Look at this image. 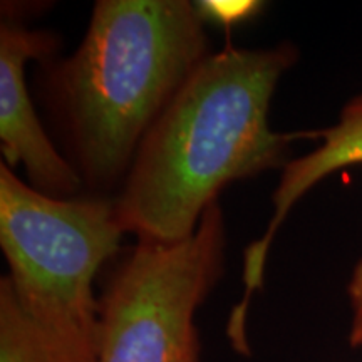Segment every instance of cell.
<instances>
[{
  "label": "cell",
  "mask_w": 362,
  "mask_h": 362,
  "mask_svg": "<svg viewBox=\"0 0 362 362\" xmlns=\"http://www.w3.org/2000/svg\"><path fill=\"white\" fill-rule=\"evenodd\" d=\"M220 200L185 242H138L104 280L98 362H202L197 312L223 277Z\"/></svg>",
  "instance_id": "3957f363"
},
{
  "label": "cell",
  "mask_w": 362,
  "mask_h": 362,
  "mask_svg": "<svg viewBox=\"0 0 362 362\" xmlns=\"http://www.w3.org/2000/svg\"><path fill=\"white\" fill-rule=\"evenodd\" d=\"M346 292L351 309L349 346L352 349H362V259L352 269Z\"/></svg>",
  "instance_id": "9c48e42d"
},
{
  "label": "cell",
  "mask_w": 362,
  "mask_h": 362,
  "mask_svg": "<svg viewBox=\"0 0 362 362\" xmlns=\"http://www.w3.org/2000/svg\"><path fill=\"white\" fill-rule=\"evenodd\" d=\"M210 54L188 0H99L74 52L40 62L42 93L86 193L110 194L143 138Z\"/></svg>",
  "instance_id": "7a4b0ae2"
},
{
  "label": "cell",
  "mask_w": 362,
  "mask_h": 362,
  "mask_svg": "<svg viewBox=\"0 0 362 362\" xmlns=\"http://www.w3.org/2000/svg\"><path fill=\"white\" fill-rule=\"evenodd\" d=\"M61 37L52 30L29 29L19 19L4 16L0 22V149L8 168L22 166L29 185L56 198L86 193L66 155L54 146L25 83L29 61L44 62L56 56Z\"/></svg>",
  "instance_id": "5b68a950"
},
{
  "label": "cell",
  "mask_w": 362,
  "mask_h": 362,
  "mask_svg": "<svg viewBox=\"0 0 362 362\" xmlns=\"http://www.w3.org/2000/svg\"><path fill=\"white\" fill-rule=\"evenodd\" d=\"M198 11L206 24L235 27L242 22L253 19L262 11L260 2L243 0V2H220V0H202L197 2Z\"/></svg>",
  "instance_id": "ba28073f"
},
{
  "label": "cell",
  "mask_w": 362,
  "mask_h": 362,
  "mask_svg": "<svg viewBox=\"0 0 362 362\" xmlns=\"http://www.w3.org/2000/svg\"><path fill=\"white\" fill-rule=\"evenodd\" d=\"M354 165H362V93L342 107L336 124L319 129V146L284 166L277 188L272 194L274 215L269 226L243 252V296L232 309L226 324V337L233 347L243 349L250 344L247 334L250 300L253 293L264 288L267 255L285 218L315 185L329 175Z\"/></svg>",
  "instance_id": "8992f818"
},
{
  "label": "cell",
  "mask_w": 362,
  "mask_h": 362,
  "mask_svg": "<svg viewBox=\"0 0 362 362\" xmlns=\"http://www.w3.org/2000/svg\"><path fill=\"white\" fill-rule=\"evenodd\" d=\"M98 332L30 310L0 279V362H98Z\"/></svg>",
  "instance_id": "52a82bcc"
},
{
  "label": "cell",
  "mask_w": 362,
  "mask_h": 362,
  "mask_svg": "<svg viewBox=\"0 0 362 362\" xmlns=\"http://www.w3.org/2000/svg\"><path fill=\"white\" fill-rule=\"evenodd\" d=\"M123 235L115 194L49 197L0 163V247L8 265L6 277L30 310L98 327L94 280L119 252Z\"/></svg>",
  "instance_id": "277c9868"
},
{
  "label": "cell",
  "mask_w": 362,
  "mask_h": 362,
  "mask_svg": "<svg viewBox=\"0 0 362 362\" xmlns=\"http://www.w3.org/2000/svg\"><path fill=\"white\" fill-rule=\"evenodd\" d=\"M297 59L291 42L226 45L203 59L149 128L115 194L124 233L185 242L225 187L284 170L293 143L319 139V129L277 133L269 124L279 81Z\"/></svg>",
  "instance_id": "6da1fadb"
}]
</instances>
